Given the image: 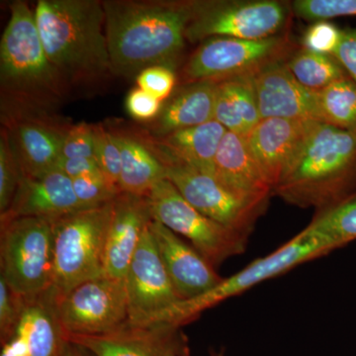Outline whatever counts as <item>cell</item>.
Listing matches in <instances>:
<instances>
[{"mask_svg": "<svg viewBox=\"0 0 356 356\" xmlns=\"http://www.w3.org/2000/svg\"><path fill=\"white\" fill-rule=\"evenodd\" d=\"M180 327L168 325H135L127 323L110 334L69 337L95 356H166L186 346Z\"/></svg>", "mask_w": 356, "mask_h": 356, "instance_id": "obj_19", "label": "cell"}, {"mask_svg": "<svg viewBox=\"0 0 356 356\" xmlns=\"http://www.w3.org/2000/svg\"><path fill=\"white\" fill-rule=\"evenodd\" d=\"M285 64L302 86L314 91L323 90L348 76L334 56L314 53L304 48L291 54Z\"/></svg>", "mask_w": 356, "mask_h": 356, "instance_id": "obj_28", "label": "cell"}, {"mask_svg": "<svg viewBox=\"0 0 356 356\" xmlns=\"http://www.w3.org/2000/svg\"><path fill=\"white\" fill-rule=\"evenodd\" d=\"M291 40L280 34L271 38L243 40L211 38L199 44L181 72L184 84L210 81L215 83L254 76L273 63L289 58Z\"/></svg>", "mask_w": 356, "mask_h": 356, "instance_id": "obj_10", "label": "cell"}, {"mask_svg": "<svg viewBox=\"0 0 356 356\" xmlns=\"http://www.w3.org/2000/svg\"><path fill=\"white\" fill-rule=\"evenodd\" d=\"M218 83L204 81L184 84L163 102L161 112L149 122L153 138L214 120Z\"/></svg>", "mask_w": 356, "mask_h": 356, "instance_id": "obj_21", "label": "cell"}, {"mask_svg": "<svg viewBox=\"0 0 356 356\" xmlns=\"http://www.w3.org/2000/svg\"><path fill=\"white\" fill-rule=\"evenodd\" d=\"M113 135L121 153L120 192L149 195L159 181L166 179L165 165L147 140L121 133Z\"/></svg>", "mask_w": 356, "mask_h": 356, "instance_id": "obj_25", "label": "cell"}, {"mask_svg": "<svg viewBox=\"0 0 356 356\" xmlns=\"http://www.w3.org/2000/svg\"><path fill=\"white\" fill-rule=\"evenodd\" d=\"M147 199L154 221L177 235L188 238L192 247L213 266L245 252L248 236L199 212L185 200L170 180L159 181Z\"/></svg>", "mask_w": 356, "mask_h": 356, "instance_id": "obj_11", "label": "cell"}, {"mask_svg": "<svg viewBox=\"0 0 356 356\" xmlns=\"http://www.w3.org/2000/svg\"><path fill=\"white\" fill-rule=\"evenodd\" d=\"M2 124L22 177H39L57 170L70 124L53 113L13 117Z\"/></svg>", "mask_w": 356, "mask_h": 356, "instance_id": "obj_14", "label": "cell"}, {"mask_svg": "<svg viewBox=\"0 0 356 356\" xmlns=\"http://www.w3.org/2000/svg\"><path fill=\"white\" fill-rule=\"evenodd\" d=\"M227 129L216 120L149 140L168 156L214 177L215 159Z\"/></svg>", "mask_w": 356, "mask_h": 356, "instance_id": "obj_24", "label": "cell"}, {"mask_svg": "<svg viewBox=\"0 0 356 356\" xmlns=\"http://www.w3.org/2000/svg\"><path fill=\"white\" fill-rule=\"evenodd\" d=\"M343 30L330 21H317L306 30L302 37V48L314 53L334 55L341 43Z\"/></svg>", "mask_w": 356, "mask_h": 356, "instance_id": "obj_35", "label": "cell"}, {"mask_svg": "<svg viewBox=\"0 0 356 356\" xmlns=\"http://www.w3.org/2000/svg\"><path fill=\"white\" fill-rule=\"evenodd\" d=\"M63 158L95 159V130L92 124L81 122L70 126L63 147Z\"/></svg>", "mask_w": 356, "mask_h": 356, "instance_id": "obj_37", "label": "cell"}, {"mask_svg": "<svg viewBox=\"0 0 356 356\" xmlns=\"http://www.w3.org/2000/svg\"><path fill=\"white\" fill-rule=\"evenodd\" d=\"M19 165L9 145L6 130L0 137V213L4 214L10 207L21 181Z\"/></svg>", "mask_w": 356, "mask_h": 356, "instance_id": "obj_32", "label": "cell"}, {"mask_svg": "<svg viewBox=\"0 0 356 356\" xmlns=\"http://www.w3.org/2000/svg\"><path fill=\"white\" fill-rule=\"evenodd\" d=\"M163 102L140 88H133L126 98V109L135 120L152 122L159 116Z\"/></svg>", "mask_w": 356, "mask_h": 356, "instance_id": "obj_38", "label": "cell"}, {"mask_svg": "<svg viewBox=\"0 0 356 356\" xmlns=\"http://www.w3.org/2000/svg\"><path fill=\"white\" fill-rule=\"evenodd\" d=\"M318 99L324 123L356 131V83L350 76L318 91Z\"/></svg>", "mask_w": 356, "mask_h": 356, "instance_id": "obj_29", "label": "cell"}, {"mask_svg": "<svg viewBox=\"0 0 356 356\" xmlns=\"http://www.w3.org/2000/svg\"><path fill=\"white\" fill-rule=\"evenodd\" d=\"M113 201L54 220V284L57 293L104 275Z\"/></svg>", "mask_w": 356, "mask_h": 356, "instance_id": "obj_6", "label": "cell"}, {"mask_svg": "<svg viewBox=\"0 0 356 356\" xmlns=\"http://www.w3.org/2000/svg\"><path fill=\"white\" fill-rule=\"evenodd\" d=\"M166 356H189L188 348L186 346H181V348H178L177 350L170 351Z\"/></svg>", "mask_w": 356, "mask_h": 356, "instance_id": "obj_43", "label": "cell"}, {"mask_svg": "<svg viewBox=\"0 0 356 356\" xmlns=\"http://www.w3.org/2000/svg\"><path fill=\"white\" fill-rule=\"evenodd\" d=\"M285 60L267 65L252 76L261 118L324 122L318 91L302 86L288 70Z\"/></svg>", "mask_w": 356, "mask_h": 356, "instance_id": "obj_16", "label": "cell"}, {"mask_svg": "<svg viewBox=\"0 0 356 356\" xmlns=\"http://www.w3.org/2000/svg\"><path fill=\"white\" fill-rule=\"evenodd\" d=\"M124 281L130 324L146 325L159 314L180 302L149 226L145 231Z\"/></svg>", "mask_w": 356, "mask_h": 356, "instance_id": "obj_13", "label": "cell"}, {"mask_svg": "<svg viewBox=\"0 0 356 356\" xmlns=\"http://www.w3.org/2000/svg\"><path fill=\"white\" fill-rule=\"evenodd\" d=\"M334 56L356 83V28L343 30L341 43Z\"/></svg>", "mask_w": 356, "mask_h": 356, "instance_id": "obj_40", "label": "cell"}, {"mask_svg": "<svg viewBox=\"0 0 356 356\" xmlns=\"http://www.w3.org/2000/svg\"><path fill=\"white\" fill-rule=\"evenodd\" d=\"M318 121L261 119L248 136L250 153L273 189L284 177Z\"/></svg>", "mask_w": 356, "mask_h": 356, "instance_id": "obj_15", "label": "cell"}, {"mask_svg": "<svg viewBox=\"0 0 356 356\" xmlns=\"http://www.w3.org/2000/svg\"><path fill=\"white\" fill-rule=\"evenodd\" d=\"M112 74L137 77L154 65L173 67L186 44L191 1L104 0Z\"/></svg>", "mask_w": 356, "mask_h": 356, "instance_id": "obj_1", "label": "cell"}, {"mask_svg": "<svg viewBox=\"0 0 356 356\" xmlns=\"http://www.w3.org/2000/svg\"><path fill=\"white\" fill-rule=\"evenodd\" d=\"M62 356H95L81 344L67 341Z\"/></svg>", "mask_w": 356, "mask_h": 356, "instance_id": "obj_42", "label": "cell"}, {"mask_svg": "<svg viewBox=\"0 0 356 356\" xmlns=\"http://www.w3.org/2000/svg\"><path fill=\"white\" fill-rule=\"evenodd\" d=\"M336 250L322 238L312 235L306 229L297 234L266 257L255 259L242 270L221 282L212 290L196 298L180 301L147 324L168 325L180 327L188 324L202 312L225 300L238 296L264 281L276 277L309 261L324 257Z\"/></svg>", "mask_w": 356, "mask_h": 356, "instance_id": "obj_5", "label": "cell"}, {"mask_svg": "<svg viewBox=\"0 0 356 356\" xmlns=\"http://www.w3.org/2000/svg\"><path fill=\"white\" fill-rule=\"evenodd\" d=\"M72 180L77 200L84 209L111 202L121 193L104 177H83Z\"/></svg>", "mask_w": 356, "mask_h": 356, "instance_id": "obj_34", "label": "cell"}, {"mask_svg": "<svg viewBox=\"0 0 356 356\" xmlns=\"http://www.w3.org/2000/svg\"><path fill=\"white\" fill-rule=\"evenodd\" d=\"M153 220L147 196L123 192L117 195L105 247V275L124 280L145 231Z\"/></svg>", "mask_w": 356, "mask_h": 356, "instance_id": "obj_18", "label": "cell"}, {"mask_svg": "<svg viewBox=\"0 0 356 356\" xmlns=\"http://www.w3.org/2000/svg\"><path fill=\"white\" fill-rule=\"evenodd\" d=\"M334 248L356 240V191L334 205L318 210L305 228Z\"/></svg>", "mask_w": 356, "mask_h": 356, "instance_id": "obj_27", "label": "cell"}, {"mask_svg": "<svg viewBox=\"0 0 356 356\" xmlns=\"http://www.w3.org/2000/svg\"><path fill=\"white\" fill-rule=\"evenodd\" d=\"M93 130L96 163L107 181L120 191L121 153L113 133L106 130L102 124H93Z\"/></svg>", "mask_w": 356, "mask_h": 356, "instance_id": "obj_30", "label": "cell"}, {"mask_svg": "<svg viewBox=\"0 0 356 356\" xmlns=\"http://www.w3.org/2000/svg\"><path fill=\"white\" fill-rule=\"evenodd\" d=\"M84 209L77 200L72 180L62 170H54L42 177H22L10 207L1 219L39 217L55 220Z\"/></svg>", "mask_w": 356, "mask_h": 356, "instance_id": "obj_20", "label": "cell"}, {"mask_svg": "<svg viewBox=\"0 0 356 356\" xmlns=\"http://www.w3.org/2000/svg\"><path fill=\"white\" fill-rule=\"evenodd\" d=\"M58 168L62 170L65 175H67L70 179L83 177H104L99 165L93 159L62 158L60 163H58Z\"/></svg>", "mask_w": 356, "mask_h": 356, "instance_id": "obj_39", "label": "cell"}, {"mask_svg": "<svg viewBox=\"0 0 356 356\" xmlns=\"http://www.w3.org/2000/svg\"><path fill=\"white\" fill-rule=\"evenodd\" d=\"M356 191V131L317 122L273 189L285 202L324 209Z\"/></svg>", "mask_w": 356, "mask_h": 356, "instance_id": "obj_4", "label": "cell"}, {"mask_svg": "<svg viewBox=\"0 0 356 356\" xmlns=\"http://www.w3.org/2000/svg\"><path fill=\"white\" fill-rule=\"evenodd\" d=\"M54 287L25 296L24 307L15 336L25 339L31 356H62L67 337L56 311Z\"/></svg>", "mask_w": 356, "mask_h": 356, "instance_id": "obj_23", "label": "cell"}, {"mask_svg": "<svg viewBox=\"0 0 356 356\" xmlns=\"http://www.w3.org/2000/svg\"><path fill=\"white\" fill-rule=\"evenodd\" d=\"M136 81L138 88L163 102L172 95L177 76L172 67L154 65L142 70L136 77Z\"/></svg>", "mask_w": 356, "mask_h": 356, "instance_id": "obj_36", "label": "cell"}, {"mask_svg": "<svg viewBox=\"0 0 356 356\" xmlns=\"http://www.w3.org/2000/svg\"><path fill=\"white\" fill-rule=\"evenodd\" d=\"M55 292L56 311L67 337L102 336L129 322L124 280L104 274L69 291Z\"/></svg>", "mask_w": 356, "mask_h": 356, "instance_id": "obj_12", "label": "cell"}, {"mask_svg": "<svg viewBox=\"0 0 356 356\" xmlns=\"http://www.w3.org/2000/svg\"><path fill=\"white\" fill-rule=\"evenodd\" d=\"M24 300L25 296L11 289L0 276V337L2 346L15 337Z\"/></svg>", "mask_w": 356, "mask_h": 356, "instance_id": "obj_33", "label": "cell"}, {"mask_svg": "<svg viewBox=\"0 0 356 356\" xmlns=\"http://www.w3.org/2000/svg\"><path fill=\"white\" fill-rule=\"evenodd\" d=\"M220 356H221V355H220Z\"/></svg>", "mask_w": 356, "mask_h": 356, "instance_id": "obj_44", "label": "cell"}, {"mask_svg": "<svg viewBox=\"0 0 356 356\" xmlns=\"http://www.w3.org/2000/svg\"><path fill=\"white\" fill-rule=\"evenodd\" d=\"M1 277L23 296L54 284V220L39 217L1 219Z\"/></svg>", "mask_w": 356, "mask_h": 356, "instance_id": "obj_7", "label": "cell"}, {"mask_svg": "<svg viewBox=\"0 0 356 356\" xmlns=\"http://www.w3.org/2000/svg\"><path fill=\"white\" fill-rule=\"evenodd\" d=\"M289 15V6L276 0H192L185 38L192 44L218 37L271 38L282 34Z\"/></svg>", "mask_w": 356, "mask_h": 356, "instance_id": "obj_8", "label": "cell"}, {"mask_svg": "<svg viewBox=\"0 0 356 356\" xmlns=\"http://www.w3.org/2000/svg\"><path fill=\"white\" fill-rule=\"evenodd\" d=\"M69 86L44 50L35 13L24 1L13 2L0 42L2 120L53 113Z\"/></svg>", "mask_w": 356, "mask_h": 356, "instance_id": "obj_2", "label": "cell"}, {"mask_svg": "<svg viewBox=\"0 0 356 356\" xmlns=\"http://www.w3.org/2000/svg\"><path fill=\"white\" fill-rule=\"evenodd\" d=\"M147 143L165 165L166 179L177 187L187 202L206 217L250 236L255 222L266 212L269 199L240 195L213 175L173 159L154 146L151 140Z\"/></svg>", "mask_w": 356, "mask_h": 356, "instance_id": "obj_9", "label": "cell"}, {"mask_svg": "<svg viewBox=\"0 0 356 356\" xmlns=\"http://www.w3.org/2000/svg\"><path fill=\"white\" fill-rule=\"evenodd\" d=\"M292 10L297 17L309 21H329L341 16H356V0H295Z\"/></svg>", "mask_w": 356, "mask_h": 356, "instance_id": "obj_31", "label": "cell"}, {"mask_svg": "<svg viewBox=\"0 0 356 356\" xmlns=\"http://www.w3.org/2000/svg\"><path fill=\"white\" fill-rule=\"evenodd\" d=\"M149 229L180 301L201 296L221 282L214 266L177 234L154 220Z\"/></svg>", "mask_w": 356, "mask_h": 356, "instance_id": "obj_17", "label": "cell"}, {"mask_svg": "<svg viewBox=\"0 0 356 356\" xmlns=\"http://www.w3.org/2000/svg\"><path fill=\"white\" fill-rule=\"evenodd\" d=\"M214 120L229 132L247 139L261 120L252 76L218 83Z\"/></svg>", "mask_w": 356, "mask_h": 356, "instance_id": "obj_26", "label": "cell"}, {"mask_svg": "<svg viewBox=\"0 0 356 356\" xmlns=\"http://www.w3.org/2000/svg\"><path fill=\"white\" fill-rule=\"evenodd\" d=\"M1 356H31V353L25 339L15 336L2 346Z\"/></svg>", "mask_w": 356, "mask_h": 356, "instance_id": "obj_41", "label": "cell"}, {"mask_svg": "<svg viewBox=\"0 0 356 356\" xmlns=\"http://www.w3.org/2000/svg\"><path fill=\"white\" fill-rule=\"evenodd\" d=\"M35 18L49 60L69 86L112 74L102 0H39Z\"/></svg>", "mask_w": 356, "mask_h": 356, "instance_id": "obj_3", "label": "cell"}, {"mask_svg": "<svg viewBox=\"0 0 356 356\" xmlns=\"http://www.w3.org/2000/svg\"><path fill=\"white\" fill-rule=\"evenodd\" d=\"M214 177L245 197L269 199L273 186L248 149L247 140L227 131L215 159Z\"/></svg>", "mask_w": 356, "mask_h": 356, "instance_id": "obj_22", "label": "cell"}]
</instances>
